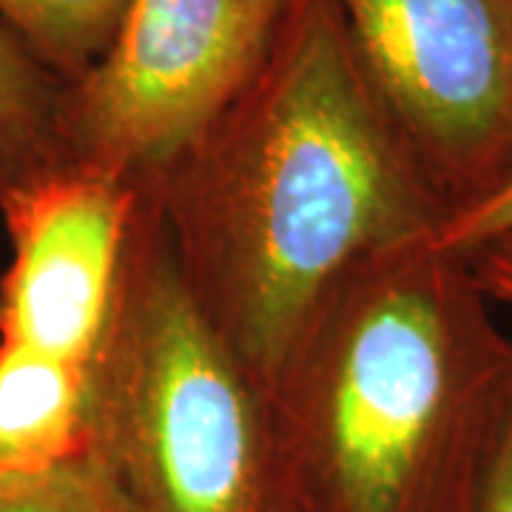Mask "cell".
Masks as SVG:
<instances>
[{"label":"cell","mask_w":512,"mask_h":512,"mask_svg":"<svg viewBox=\"0 0 512 512\" xmlns=\"http://www.w3.org/2000/svg\"><path fill=\"white\" fill-rule=\"evenodd\" d=\"M140 188L191 299L265 390L350 271L447 214L333 0H296L254 83Z\"/></svg>","instance_id":"cell-1"},{"label":"cell","mask_w":512,"mask_h":512,"mask_svg":"<svg viewBox=\"0 0 512 512\" xmlns=\"http://www.w3.org/2000/svg\"><path fill=\"white\" fill-rule=\"evenodd\" d=\"M470 256H373L316 311L268 396L302 512H467L512 399V336Z\"/></svg>","instance_id":"cell-2"},{"label":"cell","mask_w":512,"mask_h":512,"mask_svg":"<svg viewBox=\"0 0 512 512\" xmlns=\"http://www.w3.org/2000/svg\"><path fill=\"white\" fill-rule=\"evenodd\" d=\"M83 458L126 512H302L271 396L191 299L143 188L89 365Z\"/></svg>","instance_id":"cell-3"},{"label":"cell","mask_w":512,"mask_h":512,"mask_svg":"<svg viewBox=\"0 0 512 512\" xmlns=\"http://www.w3.org/2000/svg\"><path fill=\"white\" fill-rule=\"evenodd\" d=\"M296 0H128L106 52L60 86L57 157L151 183L262 72Z\"/></svg>","instance_id":"cell-4"},{"label":"cell","mask_w":512,"mask_h":512,"mask_svg":"<svg viewBox=\"0 0 512 512\" xmlns=\"http://www.w3.org/2000/svg\"><path fill=\"white\" fill-rule=\"evenodd\" d=\"M333 3L447 214L493 188L512 168V0Z\"/></svg>","instance_id":"cell-5"},{"label":"cell","mask_w":512,"mask_h":512,"mask_svg":"<svg viewBox=\"0 0 512 512\" xmlns=\"http://www.w3.org/2000/svg\"><path fill=\"white\" fill-rule=\"evenodd\" d=\"M140 188L55 157L0 188L9 265L0 339L89 367L109 319Z\"/></svg>","instance_id":"cell-6"},{"label":"cell","mask_w":512,"mask_h":512,"mask_svg":"<svg viewBox=\"0 0 512 512\" xmlns=\"http://www.w3.org/2000/svg\"><path fill=\"white\" fill-rule=\"evenodd\" d=\"M89 367L0 339V484L86 456Z\"/></svg>","instance_id":"cell-7"},{"label":"cell","mask_w":512,"mask_h":512,"mask_svg":"<svg viewBox=\"0 0 512 512\" xmlns=\"http://www.w3.org/2000/svg\"><path fill=\"white\" fill-rule=\"evenodd\" d=\"M126 6L128 0H0V29L66 86L100 60Z\"/></svg>","instance_id":"cell-8"},{"label":"cell","mask_w":512,"mask_h":512,"mask_svg":"<svg viewBox=\"0 0 512 512\" xmlns=\"http://www.w3.org/2000/svg\"><path fill=\"white\" fill-rule=\"evenodd\" d=\"M60 83L0 29V188L57 157Z\"/></svg>","instance_id":"cell-9"},{"label":"cell","mask_w":512,"mask_h":512,"mask_svg":"<svg viewBox=\"0 0 512 512\" xmlns=\"http://www.w3.org/2000/svg\"><path fill=\"white\" fill-rule=\"evenodd\" d=\"M0 512H126L86 458L0 484Z\"/></svg>","instance_id":"cell-10"},{"label":"cell","mask_w":512,"mask_h":512,"mask_svg":"<svg viewBox=\"0 0 512 512\" xmlns=\"http://www.w3.org/2000/svg\"><path fill=\"white\" fill-rule=\"evenodd\" d=\"M504 234H512V168L481 197L450 211L430 239L444 251L473 256Z\"/></svg>","instance_id":"cell-11"},{"label":"cell","mask_w":512,"mask_h":512,"mask_svg":"<svg viewBox=\"0 0 512 512\" xmlns=\"http://www.w3.org/2000/svg\"><path fill=\"white\" fill-rule=\"evenodd\" d=\"M467 512H512V399L478 473Z\"/></svg>","instance_id":"cell-12"},{"label":"cell","mask_w":512,"mask_h":512,"mask_svg":"<svg viewBox=\"0 0 512 512\" xmlns=\"http://www.w3.org/2000/svg\"><path fill=\"white\" fill-rule=\"evenodd\" d=\"M487 296L495 305L512 311V234L493 239L478 254L470 256Z\"/></svg>","instance_id":"cell-13"}]
</instances>
